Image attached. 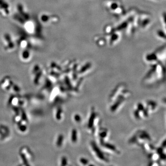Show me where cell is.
<instances>
[{"label":"cell","mask_w":166,"mask_h":166,"mask_svg":"<svg viewBox=\"0 0 166 166\" xmlns=\"http://www.w3.org/2000/svg\"><path fill=\"white\" fill-rule=\"evenodd\" d=\"M158 104L157 102L155 101L150 100L148 101L147 102L146 106V110L149 114L155 112L158 108Z\"/></svg>","instance_id":"cell-1"},{"label":"cell","mask_w":166,"mask_h":166,"mask_svg":"<svg viewBox=\"0 0 166 166\" xmlns=\"http://www.w3.org/2000/svg\"><path fill=\"white\" fill-rule=\"evenodd\" d=\"M160 147H162V148L163 149H166V137L163 139V140L162 141V143L161 144Z\"/></svg>","instance_id":"cell-2"},{"label":"cell","mask_w":166,"mask_h":166,"mask_svg":"<svg viewBox=\"0 0 166 166\" xmlns=\"http://www.w3.org/2000/svg\"><path fill=\"white\" fill-rule=\"evenodd\" d=\"M160 103L162 106L166 107V97H163L161 99Z\"/></svg>","instance_id":"cell-3"},{"label":"cell","mask_w":166,"mask_h":166,"mask_svg":"<svg viewBox=\"0 0 166 166\" xmlns=\"http://www.w3.org/2000/svg\"></svg>","instance_id":"cell-4"}]
</instances>
